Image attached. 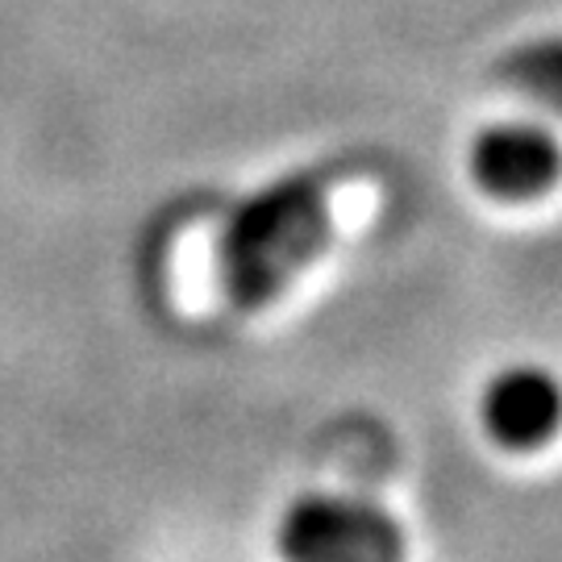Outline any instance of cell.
Listing matches in <instances>:
<instances>
[{
  "mask_svg": "<svg viewBox=\"0 0 562 562\" xmlns=\"http://www.w3.org/2000/svg\"><path fill=\"white\" fill-rule=\"evenodd\" d=\"M329 238V188L317 176H283L234 204L217 238L225 296L262 308L301 276Z\"/></svg>",
  "mask_w": 562,
  "mask_h": 562,
  "instance_id": "1",
  "label": "cell"
},
{
  "mask_svg": "<svg viewBox=\"0 0 562 562\" xmlns=\"http://www.w3.org/2000/svg\"><path fill=\"white\" fill-rule=\"evenodd\" d=\"M283 562H404V529L355 492H304L276 525Z\"/></svg>",
  "mask_w": 562,
  "mask_h": 562,
  "instance_id": "2",
  "label": "cell"
},
{
  "mask_svg": "<svg viewBox=\"0 0 562 562\" xmlns=\"http://www.w3.org/2000/svg\"><path fill=\"white\" fill-rule=\"evenodd\" d=\"M471 171L483 192L501 201H525L546 192L559 176L554 134L533 121H501L487 125L471 146Z\"/></svg>",
  "mask_w": 562,
  "mask_h": 562,
  "instance_id": "3",
  "label": "cell"
},
{
  "mask_svg": "<svg viewBox=\"0 0 562 562\" xmlns=\"http://www.w3.org/2000/svg\"><path fill=\"white\" fill-rule=\"evenodd\" d=\"M483 429L508 450H529L542 446L554 425H559V387L554 375L533 367V362H517L504 367L496 380L483 387L480 401Z\"/></svg>",
  "mask_w": 562,
  "mask_h": 562,
  "instance_id": "4",
  "label": "cell"
}]
</instances>
